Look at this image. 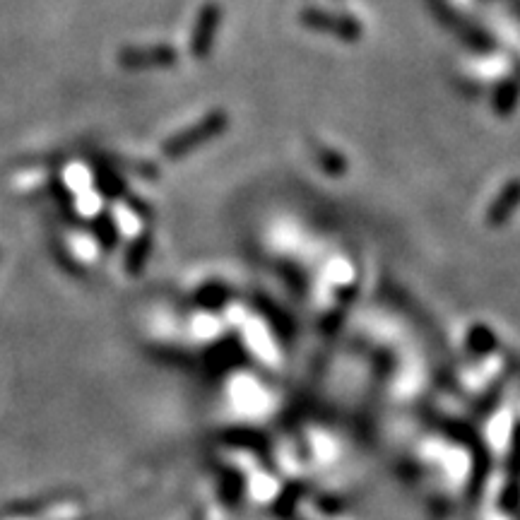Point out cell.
Listing matches in <instances>:
<instances>
[{
    "label": "cell",
    "mask_w": 520,
    "mask_h": 520,
    "mask_svg": "<svg viewBox=\"0 0 520 520\" xmlns=\"http://www.w3.org/2000/svg\"><path fill=\"white\" fill-rule=\"evenodd\" d=\"M222 126H224V118L220 114H215L212 118H208V121L200 123V126L195 128V130H188L186 138L176 140V145H171V152H174V150L176 152H186L191 145L193 147L200 145V143H203V140L212 138V135H215Z\"/></svg>",
    "instance_id": "6da1fadb"
},
{
    "label": "cell",
    "mask_w": 520,
    "mask_h": 520,
    "mask_svg": "<svg viewBox=\"0 0 520 520\" xmlns=\"http://www.w3.org/2000/svg\"><path fill=\"white\" fill-rule=\"evenodd\" d=\"M217 20H220V10L212 5L200 17V25H198V32H195V44H208V37L210 34H215V27H217Z\"/></svg>",
    "instance_id": "7a4b0ae2"
}]
</instances>
